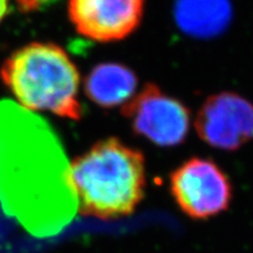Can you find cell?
I'll return each mask as SVG.
<instances>
[{
  "label": "cell",
  "mask_w": 253,
  "mask_h": 253,
  "mask_svg": "<svg viewBox=\"0 0 253 253\" xmlns=\"http://www.w3.org/2000/svg\"><path fill=\"white\" fill-rule=\"evenodd\" d=\"M0 194L11 198L58 194L75 201L69 162L54 129L11 100L0 101Z\"/></svg>",
  "instance_id": "cell-1"
},
{
  "label": "cell",
  "mask_w": 253,
  "mask_h": 253,
  "mask_svg": "<svg viewBox=\"0 0 253 253\" xmlns=\"http://www.w3.org/2000/svg\"><path fill=\"white\" fill-rule=\"evenodd\" d=\"M69 183L81 214L104 220L129 216L144 198L145 158L119 138H106L69 163Z\"/></svg>",
  "instance_id": "cell-2"
},
{
  "label": "cell",
  "mask_w": 253,
  "mask_h": 253,
  "mask_svg": "<svg viewBox=\"0 0 253 253\" xmlns=\"http://www.w3.org/2000/svg\"><path fill=\"white\" fill-rule=\"evenodd\" d=\"M0 77L19 106L80 120V74L65 49L52 42H32L12 53Z\"/></svg>",
  "instance_id": "cell-3"
},
{
  "label": "cell",
  "mask_w": 253,
  "mask_h": 253,
  "mask_svg": "<svg viewBox=\"0 0 253 253\" xmlns=\"http://www.w3.org/2000/svg\"><path fill=\"white\" fill-rule=\"evenodd\" d=\"M170 194L183 213L192 219L205 220L229 209L232 185L213 161L192 157L171 172Z\"/></svg>",
  "instance_id": "cell-4"
},
{
  "label": "cell",
  "mask_w": 253,
  "mask_h": 253,
  "mask_svg": "<svg viewBox=\"0 0 253 253\" xmlns=\"http://www.w3.org/2000/svg\"><path fill=\"white\" fill-rule=\"evenodd\" d=\"M122 114L135 132L161 147L181 144L191 125L184 104L150 84L123 104Z\"/></svg>",
  "instance_id": "cell-5"
},
{
  "label": "cell",
  "mask_w": 253,
  "mask_h": 253,
  "mask_svg": "<svg viewBox=\"0 0 253 253\" xmlns=\"http://www.w3.org/2000/svg\"><path fill=\"white\" fill-rule=\"evenodd\" d=\"M199 137L219 150H237L253 140V104L236 93L205 101L196 116Z\"/></svg>",
  "instance_id": "cell-6"
},
{
  "label": "cell",
  "mask_w": 253,
  "mask_h": 253,
  "mask_svg": "<svg viewBox=\"0 0 253 253\" xmlns=\"http://www.w3.org/2000/svg\"><path fill=\"white\" fill-rule=\"evenodd\" d=\"M145 0H68V17L79 34L99 42L129 37L140 26Z\"/></svg>",
  "instance_id": "cell-7"
},
{
  "label": "cell",
  "mask_w": 253,
  "mask_h": 253,
  "mask_svg": "<svg viewBox=\"0 0 253 253\" xmlns=\"http://www.w3.org/2000/svg\"><path fill=\"white\" fill-rule=\"evenodd\" d=\"M137 77L130 68L115 62L95 66L84 80V91L104 108L123 106L136 94Z\"/></svg>",
  "instance_id": "cell-8"
},
{
  "label": "cell",
  "mask_w": 253,
  "mask_h": 253,
  "mask_svg": "<svg viewBox=\"0 0 253 253\" xmlns=\"http://www.w3.org/2000/svg\"><path fill=\"white\" fill-rule=\"evenodd\" d=\"M230 14L227 0H178L176 6V18L182 30L199 37L223 30Z\"/></svg>",
  "instance_id": "cell-9"
},
{
  "label": "cell",
  "mask_w": 253,
  "mask_h": 253,
  "mask_svg": "<svg viewBox=\"0 0 253 253\" xmlns=\"http://www.w3.org/2000/svg\"><path fill=\"white\" fill-rule=\"evenodd\" d=\"M59 0H15V5L21 13H34L45 9Z\"/></svg>",
  "instance_id": "cell-10"
},
{
  "label": "cell",
  "mask_w": 253,
  "mask_h": 253,
  "mask_svg": "<svg viewBox=\"0 0 253 253\" xmlns=\"http://www.w3.org/2000/svg\"><path fill=\"white\" fill-rule=\"evenodd\" d=\"M8 4L9 0H0V23H1L2 19L5 18V15L7 14Z\"/></svg>",
  "instance_id": "cell-11"
}]
</instances>
